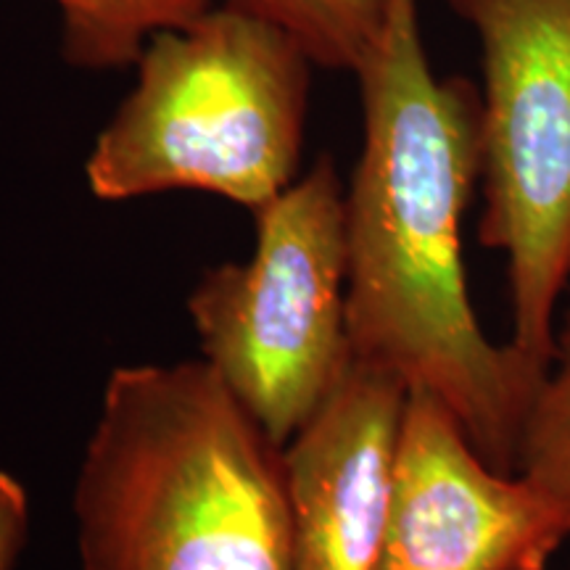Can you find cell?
<instances>
[{
    "label": "cell",
    "instance_id": "cell-1",
    "mask_svg": "<svg viewBox=\"0 0 570 570\" xmlns=\"http://www.w3.org/2000/svg\"><path fill=\"white\" fill-rule=\"evenodd\" d=\"M354 75L365 140L346 190L352 360L436 396L487 465L512 473L550 373L491 344L468 296L462 219L481 177V92L433 71L420 0H389Z\"/></svg>",
    "mask_w": 570,
    "mask_h": 570
},
{
    "label": "cell",
    "instance_id": "cell-2",
    "mask_svg": "<svg viewBox=\"0 0 570 570\" xmlns=\"http://www.w3.org/2000/svg\"><path fill=\"white\" fill-rule=\"evenodd\" d=\"M71 508L80 570H291L285 446L206 360L111 370Z\"/></svg>",
    "mask_w": 570,
    "mask_h": 570
},
{
    "label": "cell",
    "instance_id": "cell-3",
    "mask_svg": "<svg viewBox=\"0 0 570 570\" xmlns=\"http://www.w3.org/2000/svg\"><path fill=\"white\" fill-rule=\"evenodd\" d=\"M135 69L85 161L92 196L204 190L256 212L296 180L315 63L281 27L225 3L156 32Z\"/></svg>",
    "mask_w": 570,
    "mask_h": 570
},
{
    "label": "cell",
    "instance_id": "cell-4",
    "mask_svg": "<svg viewBox=\"0 0 570 570\" xmlns=\"http://www.w3.org/2000/svg\"><path fill=\"white\" fill-rule=\"evenodd\" d=\"M254 217L252 259L204 273L188 296V315L204 360L285 446L352 362L346 190L336 161L320 156Z\"/></svg>",
    "mask_w": 570,
    "mask_h": 570
},
{
    "label": "cell",
    "instance_id": "cell-5",
    "mask_svg": "<svg viewBox=\"0 0 570 570\" xmlns=\"http://www.w3.org/2000/svg\"><path fill=\"white\" fill-rule=\"evenodd\" d=\"M481 48L479 238L508 256L512 341L550 373L570 277V0H444Z\"/></svg>",
    "mask_w": 570,
    "mask_h": 570
},
{
    "label": "cell",
    "instance_id": "cell-6",
    "mask_svg": "<svg viewBox=\"0 0 570 570\" xmlns=\"http://www.w3.org/2000/svg\"><path fill=\"white\" fill-rule=\"evenodd\" d=\"M568 539V502L487 465L444 402L407 391L377 570H544Z\"/></svg>",
    "mask_w": 570,
    "mask_h": 570
},
{
    "label": "cell",
    "instance_id": "cell-7",
    "mask_svg": "<svg viewBox=\"0 0 570 570\" xmlns=\"http://www.w3.org/2000/svg\"><path fill=\"white\" fill-rule=\"evenodd\" d=\"M407 386L348 362L325 404L285 444L291 570H377Z\"/></svg>",
    "mask_w": 570,
    "mask_h": 570
},
{
    "label": "cell",
    "instance_id": "cell-8",
    "mask_svg": "<svg viewBox=\"0 0 570 570\" xmlns=\"http://www.w3.org/2000/svg\"><path fill=\"white\" fill-rule=\"evenodd\" d=\"M61 9V53L90 71L130 69L156 32L188 27L214 0H53Z\"/></svg>",
    "mask_w": 570,
    "mask_h": 570
},
{
    "label": "cell",
    "instance_id": "cell-9",
    "mask_svg": "<svg viewBox=\"0 0 570 570\" xmlns=\"http://www.w3.org/2000/svg\"><path fill=\"white\" fill-rule=\"evenodd\" d=\"M281 27L317 69L354 71L383 30L389 0H225Z\"/></svg>",
    "mask_w": 570,
    "mask_h": 570
},
{
    "label": "cell",
    "instance_id": "cell-10",
    "mask_svg": "<svg viewBox=\"0 0 570 570\" xmlns=\"http://www.w3.org/2000/svg\"><path fill=\"white\" fill-rule=\"evenodd\" d=\"M518 470L570 504V312L558 356L525 425Z\"/></svg>",
    "mask_w": 570,
    "mask_h": 570
},
{
    "label": "cell",
    "instance_id": "cell-11",
    "mask_svg": "<svg viewBox=\"0 0 570 570\" xmlns=\"http://www.w3.org/2000/svg\"><path fill=\"white\" fill-rule=\"evenodd\" d=\"M30 529V497L11 473L0 470V570H13Z\"/></svg>",
    "mask_w": 570,
    "mask_h": 570
}]
</instances>
